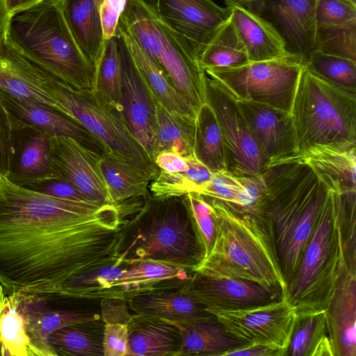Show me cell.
<instances>
[{
  "mask_svg": "<svg viewBox=\"0 0 356 356\" xmlns=\"http://www.w3.org/2000/svg\"><path fill=\"white\" fill-rule=\"evenodd\" d=\"M120 205L62 200L0 179V283L10 293L58 294L72 277L114 264Z\"/></svg>",
  "mask_w": 356,
  "mask_h": 356,
  "instance_id": "6da1fadb",
  "label": "cell"
},
{
  "mask_svg": "<svg viewBox=\"0 0 356 356\" xmlns=\"http://www.w3.org/2000/svg\"><path fill=\"white\" fill-rule=\"evenodd\" d=\"M261 173L266 190L254 213L270 225L287 286L297 273L331 191L302 157L268 166Z\"/></svg>",
  "mask_w": 356,
  "mask_h": 356,
  "instance_id": "7a4b0ae2",
  "label": "cell"
},
{
  "mask_svg": "<svg viewBox=\"0 0 356 356\" xmlns=\"http://www.w3.org/2000/svg\"><path fill=\"white\" fill-rule=\"evenodd\" d=\"M205 254L184 196L149 197L130 219L123 217L118 260L121 265L151 259L192 272Z\"/></svg>",
  "mask_w": 356,
  "mask_h": 356,
  "instance_id": "3957f363",
  "label": "cell"
},
{
  "mask_svg": "<svg viewBox=\"0 0 356 356\" xmlns=\"http://www.w3.org/2000/svg\"><path fill=\"white\" fill-rule=\"evenodd\" d=\"M204 197L215 209L218 233L211 250L193 271L247 280L283 296L286 283L268 220Z\"/></svg>",
  "mask_w": 356,
  "mask_h": 356,
  "instance_id": "277c9868",
  "label": "cell"
},
{
  "mask_svg": "<svg viewBox=\"0 0 356 356\" xmlns=\"http://www.w3.org/2000/svg\"><path fill=\"white\" fill-rule=\"evenodd\" d=\"M6 38L26 58L65 84L93 91L95 66L74 38L58 0H44L12 14Z\"/></svg>",
  "mask_w": 356,
  "mask_h": 356,
  "instance_id": "5b68a950",
  "label": "cell"
},
{
  "mask_svg": "<svg viewBox=\"0 0 356 356\" xmlns=\"http://www.w3.org/2000/svg\"><path fill=\"white\" fill-rule=\"evenodd\" d=\"M300 153L314 146L356 148V93L303 65L291 111Z\"/></svg>",
  "mask_w": 356,
  "mask_h": 356,
  "instance_id": "8992f818",
  "label": "cell"
},
{
  "mask_svg": "<svg viewBox=\"0 0 356 356\" xmlns=\"http://www.w3.org/2000/svg\"><path fill=\"white\" fill-rule=\"evenodd\" d=\"M120 20L197 114L205 104L206 73L188 43L145 0H127Z\"/></svg>",
  "mask_w": 356,
  "mask_h": 356,
  "instance_id": "52a82bcc",
  "label": "cell"
},
{
  "mask_svg": "<svg viewBox=\"0 0 356 356\" xmlns=\"http://www.w3.org/2000/svg\"><path fill=\"white\" fill-rule=\"evenodd\" d=\"M343 257L338 194L331 191L283 295L296 314L325 310L334 292Z\"/></svg>",
  "mask_w": 356,
  "mask_h": 356,
  "instance_id": "ba28073f",
  "label": "cell"
},
{
  "mask_svg": "<svg viewBox=\"0 0 356 356\" xmlns=\"http://www.w3.org/2000/svg\"><path fill=\"white\" fill-rule=\"evenodd\" d=\"M46 90L60 111L83 126L104 153L120 156L140 166L153 180L159 169L129 128L121 110L99 99L92 90L74 89L48 72Z\"/></svg>",
  "mask_w": 356,
  "mask_h": 356,
  "instance_id": "9c48e42d",
  "label": "cell"
},
{
  "mask_svg": "<svg viewBox=\"0 0 356 356\" xmlns=\"http://www.w3.org/2000/svg\"><path fill=\"white\" fill-rule=\"evenodd\" d=\"M304 64L295 57L250 62L205 73L223 83L237 99L268 105L291 113Z\"/></svg>",
  "mask_w": 356,
  "mask_h": 356,
  "instance_id": "30bf717a",
  "label": "cell"
},
{
  "mask_svg": "<svg viewBox=\"0 0 356 356\" xmlns=\"http://www.w3.org/2000/svg\"><path fill=\"white\" fill-rule=\"evenodd\" d=\"M205 103L213 111L222 135L226 172L256 176L266 168L238 99L220 81L206 74Z\"/></svg>",
  "mask_w": 356,
  "mask_h": 356,
  "instance_id": "8fae6325",
  "label": "cell"
},
{
  "mask_svg": "<svg viewBox=\"0 0 356 356\" xmlns=\"http://www.w3.org/2000/svg\"><path fill=\"white\" fill-rule=\"evenodd\" d=\"M232 336L247 344H270L288 349L297 314L284 298L257 306L207 309Z\"/></svg>",
  "mask_w": 356,
  "mask_h": 356,
  "instance_id": "7c38bea8",
  "label": "cell"
},
{
  "mask_svg": "<svg viewBox=\"0 0 356 356\" xmlns=\"http://www.w3.org/2000/svg\"><path fill=\"white\" fill-rule=\"evenodd\" d=\"M181 35L198 60L202 49L230 19L232 8L212 0H145Z\"/></svg>",
  "mask_w": 356,
  "mask_h": 356,
  "instance_id": "4fadbf2b",
  "label": "cell"
},
{
  "mask_svg": "<svg viewBox=\"0 0 356 356\" xmlns=\"http://www.w3.org/2000/svg\"><path fill=\"white\" fill-rule=\"evenodd\" d=\"M244 7L275 28L289 56L304 65L309 60L315 51L316 0H259Z\"/></svg>",
  "mask_w": 356,
  "mask_h": 356,
  "instance_id": "5bb4252c",
  "label": "cell"
},
{
  "mask_svg": "<svg viewBox=\"0 0 356 356\" xmlns=\"http://www.w3.org/2000/svg\"><path fill=\"white\" fill-rule=\"evenodd\" d=\"M238 103L266 168L302 157L291 113L250 101Z\"/></svg>",
  "mask_w": 356,
  "mask_h": 356,
  "instance_id": "9a60e30c",
  "label": "cell"
},
{
  "mask_svg": "<svg viewBox=\"0 0 356 356\" xmlns=\"http://www.w3.org/2000/svg\"><path fill=\"white\" fill-rule=\"evenodd\" d=\"M49 157L57 178L73 184L95 204L115 205L102 172V154L72 138L54 137Z\"/></svg>",
  "mask_w": 356,
  "mask_h": 356,
  "instance_id": "2e32d148",
  "label": "cell"
},
{
  "mask_svg": "<svg viewBox=\"0 0 356 356\" xmlns=\"http://www.w3.org/2000/svg\"><path fill=\"white\" fill-rule=\"evenodd\" d=\"M116 37L122 72V113L131 131L153 159L156 133V97L136 67L124 42L120 36Z\"/></svg>",
  "mask_w": 356,
  "mask_h": 356,
  "instance_id": "e0dca14e",
  "label": "cell"
},
{
  "mask_svg": "<svg viewBox=\"0 0 356 356\" xmlns=\"http://www.w3.org/2000/svg\"><path fill=\"white\" fill-rule=\"evenodd\" d=\"M182 289L207 309H242L283 297L252 281L197 271H192Z\"/></svg>",
  "mask_w": 356,
  "mask_h": 356,
  "instance_id": "ac0fdd59",
  "label": "cell"
},
{
  "mask_svg": "<svg viewBox=\"0 0 356 356\" xmlns=\"http://www.w3.org/2000/svg\"><path fill=\"white\" fill-rule=\"evenodd\" d=\"M10 120L11 151L6 179L23 186L34 181L56 178L49 157L52 138L11 116Z\"/></svg>",
  "mask_w": 356,
  "mask_h": 356,
  "instance_id": "d6986e66",
  "label": "cell"
},
{
  "mask_svg": "<svg viewBox=\"0 0 356 356\" xmlns=\"http://www.w3.org/2000/svg\"><path fill=\"white\" fill-rule=\"evenodd\" d=\"M0 102L12 118L23 124L40 130L51 138H72L97 152L104 153L101 143L83 126L54 107L19 99L1 90Z\"/></svg>",
  "mask_w": 356,
  "mask_h": 356,
  "instance_id": "ffe728a7",
  "label": "cell"
},
{
  "mask_svg": "<svg viewBox=\"0 0 356 356\" xmlns=\"http://www.w3.org/2000/svg\"><path fill=\"white\" fill-rule=\"evenodd\" d=\"M334 356H356V270L344 257L333 296L325 309Z\"/></svg>",
  "mask_w": 356,
  "mask_h": 356,
  "instance_id": "44dd1931",
  "label": "cell"
},
{
  "mask_svg": "<svg viewBox=\"0 0 356 356\" xmlns=\"http://www.w3.org/2000/svg\"><path fill=\"white\" fill-rule=\"evenodd\" d=\"M19 293L35 356H56L48 341V336L54 331L71 324L101 318L93 313L51 306L44 294L22 291Z\"/></svg>",
  "mask_w": 356,
  "mask_h": 356,
  "instance_id": "7402d4cb",
  "label": "cell"
},
{
  "mask_svg": "<svg viewBox=\"0 0 356 356\" xmlns=\"http://www.w3.org/2000/svg\"><path fill=\"white\" fill-rule=\"evenodd\" d=\"M48 72L31 62L6 39L0 44V90L59 110L46 90ZM60 111V110H59Z\"/></svg>",
  "mask_w": 356,
  "mask_h": 356,
  "instance_id": "603a6c76",
  "label": "cell"
},
{
  "mask_svg": "<svg viewBox=\"0 0 356 356\" xmlns=\"http://www.w3.org/2000/svg\"><path fill=\"white\" fill-rule=\"evenodd\" d=\"M191 271L159 261L145 259L128 266L112 285L108 297L127 301L139 293L184 285Z\"/></svg>",
  "mask_w": 356,
  "mask_h": 356,
  "instance_id": "cb8c5ba5",
  "label": "cell"
},
{
  "mask_svg": "<svg viewBox=\"0 0 356 356\" xmlns=\"http://www.w3.org/2000/svg\"><path fill=\"white\" fill-rule=\"evenodd\" d=\"M127 329L128 356H179L182 339L173 322L157 316L134 314Z\"/></svg>",
  "mask_w": 356,
  "mask_h": 356,
  "instance_id": "d4e9b609",
  "label": "cell"
},
{
  "mask_svg": "<svg viewBox=\"0 0 356 356\" xmlns=\"http://www.w3.org/2000/svg\"><path fill=\"white\" fill-rule=\"evenodd\" d=\"M182 286L139 293L127 302L134 314L157 316L172 322H188L213 315L184 291Z\"/></svg>",
  "mask_w": 356,
  "mask_h": 356,
  "instance_id": "484cf974",
  "label": "cell"
},
{
  "mask_svg": "<svg viewBox=\"0 0 356 356\" xmlns=\"http://www.w3.org/2000/svg\"><path fill=\"white\" fill-rule=\"evenodd\" d=\"M116 35L124 42L136 67L161 104L169 111L196 119L197 113L178 93L159 64L139 45L120 19Z\"/></svg>",
  "mask_w": 356,
  "mask_h": 356,
  "instance_id": "4316f807",
  "label": "cell"
},
{
  "mask_svg": "<svg viewBox=\"0 0 356 356\" xmlns=\"http://www.w3.org/2000/svg\"><path fill=\"white\" fill-rule=\"evenodd\" d=\"M232 8L231 21L245 46L250 62L291 56L282 38L268 22L244 6Z\"/></svg>",
  "mask_w": 356,
  "mask_h": 356,
  "instance_id": "83f0119b",
  "label": "cell"
},
{
  "mask_svg": "<svg viewBox=\"0 0 356 356\" xmlns=\"http://www.w3.org/2000/svg\"><path fill=\"white\" fill-rule=\"evenodd\" d=\"M301 156L331 191L338 194L356 191V148L314 146Z\"/></svg>",
  "mask_w": 356,
  "mask_h": 356,
  "instance_id": "f1b7e54d",
  "label": "cell"
},
{
  "mask_svg": "<svg viewBox=\"0 0 356 356\" xmlns=\"http://www.w3.org/2000/svg\"><path fill=\"white\" fill-rule=\"evenodd\" d=\"M173 323L182 339L179 356H225L231 350L248 345L230 334L214 315Z\"/></svg>",
  "mask_w": 356,
  "mask_h": 356,
  "instance_id": "f546056e",
  "label": "cell"
},
{
  "mask_svg": "<svg viewBox=\"0 0 356 356\" xmlns=\"http://www.w3.org/2000/svg\"><path fill=\"white\" fill-rule=\"evenodd\" d=\"M102 0H58L79 46L95 65L104 44L99 14Z\"/></svg>",
  "mask_w": 356,
  "mask_h": 356,
  "instance_id": "4dcf8cb0",
  "label": "cell"
},
{
  "mask_svg": "<svg viewBox=\"0 0 356 356\" xmlns=\"http://www.w3.org/2000/svg\"><path fill=\"white\" fill-rule=\"evenodd\" d=\"M101 169L115 205L130 198L147 196L153 178L134 163L117 154L104 153Z\"/></svg>",
  "mask_w": 356,
  "mask_h": 356,
  "instance_id": "1f68e13d",
  "label": "cell"
},
{
  "mask_svg": "<svg viewBox=\"0 0 356 356\" xmlns=\"http://www.w3.org/2000/svg\"><path fill=\"white\" fill-rule=\"evenodd\" d=\"M105 323L102 318L59 328L48 336L56 356H104Z\"/></svg>",
  "mask_w": 356,
  "mask_h": 356,
  "instance_id": "d6a6232c",
  "label": "cell"
},
{
  "mask_svg": "<svg viewBox=\"0 0 356 356\" xmlns=\"http://www.w3.org/2000/svg\"><path fill=\"white\" fill-rule=\"evenodd\" d=\"M156 111L153 160L156 154L164 151L177 153L184 158L194 156L195 119L169 111L156 98Z\"/></svg>",
  "mask_w": 356,
  "mask_h": 356,
  "instance_id": "836d02e7",
  "label": "cell"
},
{
  "mask_svg": "<svg viewBox=\"0 0 356 356\" xmlns=\"http://www.w3.org/2000/svg\"><path fill=\"white\" fill-rule=\"evenodd\" d=\"M287 356H334L325 310L297 314Z\"/></svg>",
  "mask_w": 356,
  "mask_h": 356,
  "instance_id": "e575fe53",
  "label": "cell"
},
{
  "mask_svg": "<svg viewBox=\"0 0 356 356\" xmlns=\"http://www.w3.org/2000/svg\"><path fill=\"white\" fill-rule=\"evenodd\" d=\"M0 355L35 356L18 291L6 296L0 316Z\"/></svg>",
  "mask_w": 356,
  "mask_h": 356,
  "instance_id": "d590c367",
  "label": "cell"
},
{
  "mask_svg": "<svg viewBox=\"0 0 356 356\" xmlns=\"http://www.w3.org/2000/svg\"><path fill=\"white\" fill-rule=\"evenodd\" d=\"M194 156L212 172H226L222 135L215 113L207 103L195 119Z\"/></svg>",
  "mask_w": 356,
  "mask_h": 356,
  "instance_id": "8d00e7d4",
  "label": "cell"
},
{
  "mask_svg": "<svg viewBox=\"0 0 356 356\" xmlns=\"http://www.w3.org/2000/svg\"><path fill=\"white\" fill-rule=\"evenodd\" d=\"M96 97L119 110H122V72L117 37L106 41L95 63Z\"/></svg>",
  "mask_w": 356,
  "mask_h": 356,
  "instance_id": "74e56055",
  "label": "cell"
},
{
  "mask_svg": "<svg viewBox=\"0 0 356 356\" xmlns=\"http://www.w3.org/2000/svg\"><path fill=\"white\" fill-rule=\"evenodd\" d=\"M198 61L204 70L237 67L250 63L245 46L231 18L202 49Z\"/></svg>",
  "mask_w": 356,
  "mask_h": 356,
  "instance_id": "f35d334b",
  "label": "cell"
},
{
  "mask_svg": "<svg viewBox=\"0 0 356 356\" xmlns=\"http://www.w3.org/2000/svg\"><path fill=\"white\" fill-rule=\"evenodd\" d=\"M213 173L193 156L187 158V167L184 171L170 173L159 170L149 184V191L155 197H181L197 192L211 179Z\"/></svg>",
  "mask_w": 356,
  "mask_h": 356,
  "instance_id": "ab89813d",
  "label": "cell"
},
{
  "mask_svg": "<svg viewBox=\"0 0 356 356\" xmlns=\"http://www.w3.org/2000/svg\"><path fill=\"white\" fill-rule=\"evenodd\" d=\"M127 267L116 262L91 268L67 280L58 295L70 298L85 299L108 297L113 283Z\"/></svg>",
  "mask_w": 356,
  "mask_h": 356,
  "instance_id": "60d3db41",
  "label": "cell"
},
{
  "mask_svg": "<svg viewBox=\"0 0 356 356\" xmlns=\"http://www.w3.org/2000/svg\"><path fill=\"white\" fill-rule=\"evenodd\" d=\"M314 74L356 93V61L315 50L304 65Z\"/></svg>",
  "mask_w": 356,
  "mask_h": 356,
  "instance_id": "b9f144b4",
  "label": "cell"
},
{
  "mask_svg": "<svg viewBox=\"0 0 356 356\" xmlns=\"http://www.w3.org/2000/svg\"><path fill=\"white\" fill-rule=\"evenodd\" d=\"M315 50L356 61V22L316 25Z\"/></svg>",
  "mask_w": 356,
  "mask_h": 356,
  "instance_id": "7bdbcfd3",
  "label": "cell"
},
{
  "mask_svg": "<svg viewBox=\"0 0 356 356\" xmlns=\"http://www.w3.org/2000/svg\"><path fill=\"white\" fill-rule=\"evenodd\" d=\"M338 194V193H337ZM356 191L338 194L339 218L345 261L356 270Z\"/></svg>",
  "mask_w": 356,
  "mask_h": 356,
  "instance_id": "ee69618b",
  "label": "cell"
},
{
  "mask_svg": "<svg viewBox=\"0 0 356 356\" xmlns=\"http://www.w3.org/2000/svg\"><path fill=\"white\" fill-rule=\"evenodd\" d=\"M183 196L188 204L203 241L206 257L217 237L218 223L215 209L205 197L197 193L191 192Z\"/></svg>",
  "mask_w": 356,
  "mask_h": 356,
  "instance_id": "f6af8a7d",
  "label": "cell"
},
{
  "mask_svg": "<svg viewBox=\"0 0 356 356\" xmlns=\"http://www.w3.org/2000/svg\"><path fill=\"white\" fill-rule=\"evenodd\" d=\"M242 192L243 186L239 177L225 171L213 172L211 179L196 193L236 207Z\"/></svg>",
  "mask_w": 356,
  "mask_h": 356,
  "instance_id": "bcb514c9",
  "label": "cell"
},
{
  "mask_svg": "<svg viewBox=\"0 0 356 356\" xmlns=\"http://www.w3.org/2000/svg\"><path fill=\"white\" fill-rule=\"evenodd\" d=\"M316 25L356 22V5L346 0H316Z\"/></svg>",
  "mask_w": 356,
  "mask_h": 356,
  "instance_id": "7dc6e473",
  "label": "cell"
},
{
  "mask_svg": "<svg viewBox=\"0 0 356 356\" xmlns=\"http://www.w3.org/2000/svg\"><path fill=\"white\" fill-rule=\"evenodd\" d=\"M26 189L55 198L95 203L71 183L60 178H49L34 181L23 186Z\"/></svg>",
  "mask_w": 356,
  "mask_h": 356,
  "instance_id": "c3c4849f",
  "label": "cell"
},
{
  "mask_svg": "<svg viewBox=\"0 0 356 356\" xmlns=\"http://www.w3.org/2000/svg\"><path fill=\"white\" fill-rule=\"evenodd\" d=\"M103 348L104 356H128L127 325L105 323Z\"/></svg>",
  "mask_w": 356,
  "mask_h": 356,
  "instance_id": "681fc988",
  "label": "cell"
},
{
  "mask_svg": "<svg viewBox=\"0 0 356 356\" xmlns=\"http://www.w3.org/2000/svg\"><path fill=\"white\" fill-rule=\"evenodd\" d=\"M127 0H102L99 14L104 42L116 36L118 22Z\"/></svg>",
  "mask_w": 356,
  "mask_h": 356,
  "instance_id": "f907efd6",
  "label": "cell"
},
{
  "mask_svg": "<svg viewBox=\"0 0 356 356\" xmlns=\"http://www.w3.org/2000/svg\"><path fill=\"white\" fill-rule=\"evenodd\" d=\"M101 299V318L105 323L128 324L134 314L126 300L110 297Z\"/></svg>",
  "mask_w": 356,
  "mask_h": 356,
  "instance_id": "816d5d0a",
  "label": "cell"
},
{
  "mask_svg": "<svg viewBox=\"0 0 356 356\" xmlns=\"http://www.w3.org/2000/svg\"><path fill=\"white\" fill-rule=\"evenodd\" d=\"M10 116L0 102V179H6L8 172L11 151Z\"/></svg>",
  "mask_w": 356,
  "mask_h": 356,
  "instance_id": "f5cc1de1",
  "label": "cell"
},
{
  "mask_svg": "<svg viewBox=\"0 0 356 356\" xmlns=\"http://www.w3.org/2000/svg\"><path fill=\"white\" fill-rule=\"evenodd\" d=\"M287 356V350L270 344H248L227 353L225 356Z\"/></svg>",
  "mask_w": 356,
  "mask_h": 356,
  "instance_id": "db71d44e",
  "label": "cell"
},
{
  "mask_svg": "<svg viewBox=\"0 0 356 356\" xmlns=\"http://www.w3.org/2000/svg\"><path fill=\"white\" fill-rule=\"evenodd\" d=\"M154 161L159 170L170 173L184 171L187 167V158L170 151L159 153Z\"/></svg>",
  "mask_w": 356,
  "mask_h": 356,
  "instance_id": "11a10c76",
  "label": "cell"
},
{
  "mask_svg": "<svg viewBox=\"0 0 356 356\" xmlns=\"http://www.w3.org/2000/svg\"><path fill=\"white\" fill-rule=\"evenodd\" d=\"M10 17L5 1L0 0V44L6 39Z\"/></svg>",
  "mask_w": 356,
  "mask_h": 356,
  "instance_id": "9f6ffc18",
  "label": "cell"
},
{
  "mask_svg": "<svg viewBox=\"0 0 356 356\" xmlns=\"http://www.w3.org/2000/svg\"><path fill=\"white\" fill-rule=\"evenodd\" d=\"M10 13L14 14L33 6L44 0H4Z\"/></svg>",
  "mask_w": 356,
  "mask_h": 356,
  "instance_id": "6f0895ef",
  "label": "cell"
},
{
  "mask_svg": "<svg viewBox=\"0 0 356 356\" xmlns=\"http://www.w3.org/2000/svg\"><path fill=\"white\" fill-rule=\"evenodd\" d=\"M226 6H244L250 3L259 0H223Z\"/></svg>",
  "mask_w": 356,
  "mask_h": 356,
  "instance_id": "680465c9",
  "label": "cell"
},
{
  "mask_svg": "<svg viewBox=\"0 0 356 356\" xmlns=\"http://www.w3.org/2000/svg\"><path fill=\"white\" fill-rule=\"evenodd\" d=\"M6 296L5 294L3 285L0 283V316L6 301Z\"/></svg>",
  "mask_w": 356,
  "mask_h": 356,
  "instance_id": "91938a15",
  "label": "cell"
},
{
  "mask_svg": "<svg viewBox=\"0 0 356 356\" xmlns=\"http://www.w3.org/2000/svg\"><path fill=\"white\" fill-rule=\"evenodd\" d=\"M346 1H349V2H350V3H353V4H355V5H356V0H346Z\"/></svg>",
  "mask_w": 356,
  "mask_h": 356,
  "instance_id": "94428289",
  "label": "cell"
}]
</instances>
